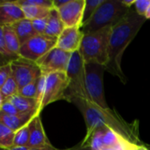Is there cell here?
<instances>
[{
  "label": "cell",
  "instance_id": "cell-37",
  "mask_svg": "<svg viewBox=\"0 0 150 150\" xmlns=\"http://www.w3.org/2000/svg\"><path fill=\"white\" fill-rule=\"evenodd\" d=\"M134 150H149L146 147L144 146H139V145H136L134 144Z\"/></svg>",
  "mask_w": 150,
  "mask_h": 150
},
{
  "label": "cell",
  "instance_id": "cell-5",
  "mask_svg": "<svg viewBox=\"0 0 150 150\" xmlns=\"http://www.w3.org/2000/svg\"><path fill=\"white\" fill-rule=\"evenodd\" d=\"M69 78L65 72H55L49 75H41L38 83L37 101L39 110L47 105L61 99H66L65 94L69 88Z\"/></svg>",
  "mask_w": 150,
  "mask_h": 150
},
{
  "label": "cell",
  "instance_id": "cell-24",
  "mask_svg": "<svg viewBox=\"0 0 150 150\" xmlns=\"http://www.w3.org/2000/svg\"><path fill=\"white\" fill-rule=\"evenodd\" d=\"M103 2H104V0H86L85 1V7H84V11H83L82 25H83L88 20L91 19V18L94 15V13L97 11V9L98 8V6Z\"/></svg>",
  "mask_w": 150,
  "mask_h": 150
},
{
  "label": "cell",
  "instance_id": "cell-11",
  "mask_svg": "<svg viewBox=\"0 0 150 150\" xmlns=\"http://www.w3.org/2000/svg\"><path fill=\"white\" fill-rule=\"evenodd\" d=\"M86 0H69L58 10L65 27H80L83 23Z\"/></svg>",
  "mask_w": 150,
  "mask_h": 150
},
{
  "label": "cell",
  "instance_id": "cell-28",
  "mask_svg": "<svg viewBox=\"0 0 150 150\" xmlns=\"http://www.w3.org/2000/svg\"><path fill=\"white\" fill-rule=\"evenodd\" d=\"M12 76L11 63L2 65L0 67V87L4 84V83Z\"/></svg>",
  "mask_w": 150,
  "mask_h": 150
},
{
  "label": "cell",
  "instance_id": "cell-36",
  "mask_svg": "<svg viewBox=\"0 0 150 150\" xmlns=\"http://www.w3.org/2000/svg\"><path fill=\"white\" fill-rule=\"evenodd\" d=\"M135 1H136V0H131V1H127V0H122L123 4H124L125 5H127V7H129V8H131V7H132V5H134V3H135Z\"/></svg>",
  "mask_w": 150,
  "mask_h": 150
},
{
  "label": "cell",
  "instance_id": "cell-31",
  "mask_svg": "<svg viewBox=\"0 0 150 150\" xmlns=\"http://www.w3.org/2000/svg\"><path fill=\"white\" fill-rule=\"evenodd\" d=\"M130 144H131V142H129L128 141H124L119 144L110 146V147H105V148H102L98 150H127Z\"/></svg>",
  "mask_w": 150,
  "mask_h": 150
},
{
  "label": "cell",
  "instance_id": "cell-10",
  "mask_svg": "<svg viewBox=\"0 0 150 150\" xmlns=\"http://www.w3.org/2000/svg\"><path fill=\"white\" fill-rule=\"evenodd\" d=\"M56 39L37 35L20 47L19 56L36 62L47 52L56 47Z\"/></svg>",
  "mask_w": 150,
  "mask_h": 150
},
{
  "label": "cell",
  "instance_id": "cell-35",
  "mask_svg": "<svg viewBox=\"0 0 150 150\" xmlns=\"http://www.w3.org/2000/svg\"><path fill=\"white\" fill-rule=\"evenodd\" d=\"M64 150H92L90 147H83L82 145H79V146H76V147H74V148H71V149H64Z\"/></svg>",
  "mask_w": 150,
  "mask_h": 150
},
{
  "label": "cell",
  "instance_id": "cell-17",
  "mask_svg": "<svg viewBox=\"0 0 150 150\" xmlns=\"http://www.w3.org/2000/svg\"><path fill=\"white\" fill-rule=\"evenodd\" d=\"M64 28L65 26L61 18L58 10H56L55 8L51 9L49 16L47 18V28L43 35L57 40V38L61 35Z\"/></svg>",
  "mask_w": 150,
  "mask_h": 150
},
{
  "label": "cell",
  "instance_id": "cell-7",
  "mask_svg": "<svg viewBox=\"0 0 150 150\" xmlns=\"http://www.w3.org/2000/svg\"><path fill=\"white\" fill-rule=\"evenodd\" d=\"M66 74L69 83L65 94V100L68 101L72 97H78L91 101L86 89L84 62L79 51L72 54Z\"/></svg>",
  "mask_w": 150,
  "mask_h": 150
},
{
  "label": "cell",
  "instance_id": "cell-33",
  "mask_svg": "<svg viewBox=\"0 0 150 150\" xmlns=\"http://www.w3.org/2000/svg\"><path fill=\"white\" fill-rule=\"evenodd\" d=\"M29 150H58L56 148H54V146L50 144H47L44 146H40V147H37V148H33V149H29Z\"/></svg>",
  "mask_w": 150,
  "mask_h": 150
},
{
  "label": "cell",
  "instance_id": "cell-38",
  "mask_svg": "<svg viewBox=\"0 0 150 150\" xmlns=\"http://www.w3.org/2000/svg\"><path fill=\"white\" fill-rule=\"evenodd\" d=\"M145 18H146V19H150V4L149 6L148 11H147V13L145 15Z\"/></svg>",
  "mask_w": 150,
  "mask_h": 150
},
{
  "label": "cell",
  "instance_id": "cell-16",
  "mask_svg": "<svg viewBox=\"0 0 150 150\" xmlns=\"http://www.w3.org/2000/svg\"><path fill=\"white\" fill-rule=\"evenodd\" d=\"M40 114V113H38ZM36 114L27 113V114H18V115H6L0 112V123L4 124L15 133L21 129L22 127L28 125L33 116Z\"/></svg>",
  "mask_w": 150,
  "mask_h": 150
},
{
  "label": "cell",
  "instance_id": "cell-12",
  "mask_svg": "<svg viewBox=\"0 0 150 150\" xmlns=\"http://www.w3.org/2000/svg\"><path fill=\"white\" fill-rule=\"evenodd\" d=\"M83 35L80 27H65L57 38L56 47L69 53H75L79 50Z\"/></svg>",
  "mask_w": 150,
  "mask_h": 150
},
{
  "label": "cell",
  "instance_id": "cell-27",
  "mask_svg": "<svg viewBox=\"0 0 150 150\" xmlns=\"http://www.w3.org/2000/svg\"><path fill=\"white\" fill-rule=\"evenodd\" d=\"M0 112L6 115H18L19 114L14 105L10 100H4L0 103Z\"/></svg>",
  "mask_w": 150,
  "mask_h": 150
},
{
  "label": "cell",
  "instance_id": "cell-2",
  "mask_svg": "<svg viewBox=\"0 0 150 150\" xmlns=\"http://www.w3.org/2000/svg\"><path fill=\"white\" fill-rule=\"evenodd\" d=\"M68 101L73 103L84 118L87 127V134L85 137H89L95 130L107 126L127 141L134 143L132 142L134 139V134L118 117H116L112 111H105L91 101L78 97H72Z\"/></svg>",
  "mask_w": 150,
  "mask_h": 150
},
{
  "label": "cell",
  "instance_id": "cell-15",
  "mask_svg": "<svg viewBox=\"0 0 150 150\" xmlns=\"http://www.w3.org/2000/svg\"><path fill=\"white\" fill-rule=\"evenodd\" d=\"M8 100H10L14 105V106L18 110L19 114L40 113V111L39 110V104H38L37 99L25 98L18 93V94L9 98Z\"/></svg>",
  "mask_w": 150,
  "mask_h": 150
},
{
  "label": "cell",
  "instance_id": "cell-8",
  "mask_svg": "<svg viewBox=\"0 0 150 150\" xmlns=\"http://www.w3.org/2000/svg\"><path fill=\"white\" fill-rule=\"evenodd\" d=\"M72 54L55 47L38 60L36 63L41 74L45 76L55 72L66 73Z\"/></svg>",
  "mask_w": 150,
  "mask_h": 150
},
{
  "label": "cell",
  "instance_id": "cell-6",
  "mask_svg": "<svg viewBox=\"0 0 150 150\" xmlns=\"http://www.w3.org/2000/svg\"><path fill=\"white\" fill-rule=\"evenodd\" d=\"M86 89L91 101L105 111H112L105 98L104 91V73L105 66L97 62L91 61L84 62Z\"/></svg>",
  "mask_w": 150,
  "mask_h": 150
},
{
  "label": "cell",
  "instance_id": "cell-32",
  "mask_svg": "<svg viewBox=\"0 0 150 150\" xmlns=\"http://www.w3.org/2000/svg\"><path fill=\"white\" fill-rule=\"evenodd\" d=\"M69 1V0H53L54 8H55L56 10H59L60 8L64 6L66 4H68Z\"/></svg>",
  "mask_w": 150,
  "mask_h": 150
},
{
  "label": "cell",
  "instance_id": "cell-4",
  "mask_svg": "<svg viewBox=\"0 0 150 150\" xmlns=\"http://www.w3.org/2000/svg\"><path fill=\"white\" fill-rule=\"evenodd\" d=\"M112 26L83 35L79 53L84 62L94 61L106 66L109 59V42Z\"/></svg>",
  "mask_w": 150,
  "mask_h": 150
},
{
  "label": "cell",
  "instance_id": "cell-29",
  "mask_svg": "<svg viewBox=\"0 0 150 150\" xmlns=\"http://www.w3.org/2000/svg\"><path fill=\"white\" fill-rule=\"evenodd\" d=\"M150 4V0H136L134 3V10L135 11L141 15L145 17L147 11L149 9V6Z\"/></svg>",
  "mask_w": 150,
  "mask_h": 150
},
{
  "label": "cell",
  "instance_id": "cell-25",
  "mask_svg": "<svg viewBox=\"0 0 150 150\" xmlns=\"http://www.w3.org/2000/svg\"><path fill=\"white\" fill-rule=\"evenodd\" d=\"M39 79H40V78H39ZM39 79H37V80L32 82L31 83L25 85L24 88H22L20 91H18V94H20L21 96L25 97V98L37 99Z\"/></svg>",
  "mask_w": 150,
  "mask_h": 150
},
{
  "label": "cell",
  "instance_id": "cell-19",
  "mask_svg": "<svg viewBox=\"0 0 150 150\" xmlns=\"http://www.w3.org/2000/svg\"><path fill=\"white\" fill-rule=\"evenodd\" d=\"M0 33L3 34L6 47L8 49L14 54L19 55L20 42L17 36L16 32L14 31L11 25H0Z\"/></svg>",
  "mask_w": 150,
  "mask_h": 150
},
{
  "label": "cell",
  "instance_id": "cell-22",
  "mask_svg": "<svg viewBox=\"0 0 150 150\" xmlns=\"http://www.w3.org/2000/svg\"><path fill=\"white\" fill-rule=\"evenodd\" d=\"M15 132L0 123V149H9L14 146Z\"/></svg>",
  "mask_w": 150,
  "mask_h": 150
},
{
  "label": "cell",
  "instance_id": "cell-9",
  "mask_svg": "<svg viewBox=\"0 0 150 150\" xmlns=\"http://www.w3.org/2000/svg\"><path fill=\"white\" fill-rule=\"evenodd\" d=\"M12 76L16 81L18 91L24 88L25 85L40 77L41 71L36 62L18 57L11 62Z\"/></svg>",
  "mask_w": 150,
  "mask_h": 150
},
{
  "label": "cell",
  "instance_id": "cell-26",
  "mask_svg": "<svg viewBox=\"0 0 150 150\" xmlns=\"http://www.w3.org/2000/svg\"><path fill=\"white\" fill-rule=\"evenodd\" d=\"M21 8L27 6H43L47 8H54L53 0H18L15 1Z\"/></svg>",
  "mask_w": 150,
  "mask_h": 150
},
{
  "label": "cell",
  "instance_id": "cell-23",
  "mask_svg": "<svg viewBox=\"0 0 150 150\" xmlns=\"http://www.w3.org/2000/svg\"><path fill=\"white\" fill-rule=\"evenodd\" d=\"M29 142H30V134H29V127L27 125L15 133L14 146L29 148Z\"/></svg>",
  "mask_w": 150,
  "mask_h": 150
},
{
  "label": "cell",
  "instance_id": "cell-14",
  "mask_svg": "<svg viewBox=\"0 0 150 150\" xmlns=\"http://www.w3.org/2000/svg\"><path fill=\"white\" fill-rule=\"evenodd\" d=\"M28 127L30 134L29 149L50 144L49 141L46 136L40 114H36L33 116V118L28 123Z\"/></svg>",
  "mask_w": 150,
  "mask_h": 150
},
{
  "label": "cell",
  "instance_id": "cell-30",
  "mask_svg": "<svg viewBox=\"0 0 150 150\" xmlns=\"http://www.w3.org/2000/svg\"><path fill=\"white\" fill-rule=\"evenodd\" d=\"M47 18H48V17H47ZM47 18L32 20L33 26L34 30L36 31V33H37L39 35H43V34H44V33H45V31H46V28H47Z\"/></svg>",
  "mask_w": 150,
  "mask_h": 150
},
{
  "label": "cell",
  "instance_id": "cell-20",
  "mask_svg": "<svg viewBox=\"0 0 150 150\" xmlns=\"http://www.w3.org/2000/svg\"><path fill=\"white\" fill-rule=\"evenodd\" d=\"M22 9L25 15V18H28L30 20L47 18L51 11L50 8L43 6H27L23 7Z\"/></svg>",
  "mask_w": 150,
  "mask_h": 150
},
{
  "label": "cell",
  "instance_id": "cell-1",
  "mask_svg": "<svg viewBox=\"0 0 150 150\" xmlns=\"http://www.w3.org/2000/svg\"><path fill=\"white\" fill-rule=\"evenodd\" d=\"M146 18L139 15L135 10L130 9L128 13L112 26L109 42V59L105 66L106 71L120 77L126 83L127 78L121 69V59L124 51L141 30Z\"/></svg>",
  "mask_w": 150,
  "mask_h": 150
},
{
  "label": "cell",
  "instance_id": "cell-34",
  "mask_svg": "<svg viewBox=\"0 0 150 150\" xmlns=\"http://www.w3.org/2000/svg\"><path fill=\"white\" fill-rule=\"evenodd\" d=\"M0 150H29V148H27V147H17V146H13L11 148H9V149H0Z\"/></svg>",
  "mask_w": 150,
  "mask_h": 150
},
{
  "label": "cell",
  "instance_id": "cell-21",
  "mask_svg": "<svg viewBox=\"0 0 150 150\" xmlns=\"http://www.w3.org/2000/svg\"><path fill=\"white\" fill-rule=\"evenodd\" d=\"M18 93V87L14 80L13 76H11L4 85L0 87V103L4 102V100L8 99L9 98L16 95Z\"/></svg>",
  "mask_w": 150,
  "mask_h": 150
},
{
  "label": "cell",
  "instance_id": "cell-13",
  "mask_svg": "<svg viewBox=\"0 0 150 150\" xmlns=\"http://www.w3.org/2000/svg\"><path fill=\"white\" fill-rule=\"evenodd\" d=\"M25 18L23 9L15 1H3L0 4V25H12Z\"/></svg>",
  "mask_w": 150,
  "mask_h": 150
},
{
  "label": "cell",
  "instance_id": "cell-3",
  "mask_svg": "<svg viewBox=\"0 0 150 150\" xmlns=\"http://www.w3.org/2000/svg\"><path fill=\"white\" fill-rule=\"evenodd\" d=\"M130 9L122 1L104 0L91 19L82 25L81 30L83 34H87L106 26H114L128 13Z\"/></svg>",
  "mask_w": 150,
  "mask_h": 150
},
{
  "label": "cell",
  "instance_id": "cell-18",
  "mask_svg": "<svg viewBox=\"0 0 150 150\" xmlns=\"http://www.w3.org/2000/svg\"><path fill=\"white\" fill-rule=\"evenodd\" d=\"M11 26L13 27L14 31L16 32L21 46L23 44H25L26 41H28L29 40H31L32 38L39 35L33 26L32 20H30L28 18H23L21 20L12 24Z\"/></svg>",
  "mask_w": 150,
  "mask_h": 150
},
{
  "label": "cell",
  "instance_id": "cell-39",
  "mask_svg": "<svg viewBox=\"0 0 150 150\" xmlns=\"http://www.w3.org/2000/svg\"><path fill=\"white\" fill-rule=\"evenodd\" d=\"M134 144L131 143V144L129 145V147H128V149H127V150H134Z\"/></svg>",
  "mask_w": 150,
  "mask_h": 150
}]
</instances>
